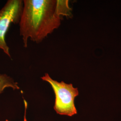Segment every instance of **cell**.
<instances>
[{
	"instance_id": "cell-1",
	"label": "cell",
	"mask_w": 121,
	"mask_h": 121,
	"mask_svg": "<svg viewBox=\"0 0 121 121\" xmlns=\"http://www.w3.org/2000/svg\"><path fill=\"white\" fill-rule=\"evenodd\" d=\"M19 22L24 46L28 39L38 43L60 25L58 0H24Z\"/></svg>"
},
{
	"instance_id": "cell-2",
	"label": "cell",
	"mask_w": 121,
	"mask_h": 121,
	"mask_svg": "<svg viewBox=\"0 0 121 121\" xmlns=\"http://www.w3.org/2000/svg\"><path fill=\"white\" fill-rule=\"evenodd\" d=\"M41 78L48 82L53 90L55 95L54 109L57 114L69 116L77 114L74 99L78 95L77 88L73 87L72 84H67L63 81L59 82L55 80L47 73H45Z\"/></svg>"
},
{
	"instance_id": "cell-3",
	"label": "cell",
	"mask_w": 121,
	"mask_h": 121,
	"mask_svg": "<svg viewBox=\"0 0 121 121\" xmlns=\"http://www.w3.org/2000/svg\"><path fill=\"white\" fill-rule=\"evenodd\" d=\"M23 6V0H9L0 10V49L9 57L11 56L5 41V35L11 23H19Z\"/></svg>"
},
{
	"instance_id": "cell-4",
	"label": "cell",
	"mask_w": 121,
	"mask_h": 121,
	"mask_svg": "<svg viewBox=\"0 0 121 121\" xmlns=\"http://www.w3.org/2000/svg\"><path fill=\"white\" fill-rule=\"evenodd\" d=\"M7 87H11L14 90L20 89L17 82H15L12 78L6 74L0 73V93Z\"/></svg>"
},
{
	"instance_id": "cell-5",
	"label": "cell",
	"mask_w": 121,
	"mask_h": 121,
	"mask_svg": "<svg viewBox=\"0 0 121 121\" xmlns=\"http://www.w3.org/2000/svg\"><path fill=\"white\" fill-rule=\"evenodd\" d=\"M24 102H25V114H24V121H27V119H26V109H27V102H26L25 100H24ZM6 121H10L8 120H6Z\"/></svg>"
}]
</instances>
